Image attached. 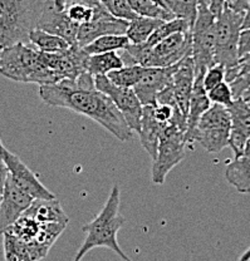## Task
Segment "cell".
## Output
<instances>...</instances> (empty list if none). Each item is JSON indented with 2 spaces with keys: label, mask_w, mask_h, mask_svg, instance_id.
Here are the masks:
<instances>
[{
  "label": "cell",
  "mask_w": 250,
  "mask_h": 261,
  "mask_svg": "<svg viewBox=\"0 0 250 261\" xmlns=\"http://www.w3.org/2000/svg\"><path fill=\"white\" fill-rule=\"evenodd\" d=\"M45 64L59 75L62 81H76L78 75L87 72L86 65L88 54L77 44L70 45L67 50L59 53H42Z\"/></svg>",
  "instance_id": "obj_13"
},
{
  "label": "cell",
  "mask_w": 250,
  "mask_h": 261,
  "mask_svg": "<svg viewBox=\"0 0 250 261\" xmlns=\"http://www.w3.org/2000/svg\"><path fill=\"white\" fill-rule=\"evenodd\" d=\"M129 21L121 20L112 16L106 10L101 0L93 7V18L87 23L81 24L78 28L77 42L80 48L105 35H126Z\"/></svg>",
  "instance_id": "obj_11"
},
{
  "label": "cell",
  "mask_w": 250,
  "mask_h": 261,
  "mask_svg": "<svg viewBox=\"0 0 250 261\" xmlns=\"http://www.w3.org/2000/svg\"><path fill=\"white\" fill-rule=\"evenodd\" d=\"M24 215L33 217L42 224L57 222V224L68 225V222H69L67 214L63 211L57 198H53V200H34L31 207L24 212Z\"/></svg>",
  "instance_id": "obj_21"
},
{
  "label": "cell",
  "mask_w": 250,
  "mask_h": 261,
  "mask_svg": "<svg viewBox=\"0 0 250 261\" xmlns=\"http://www.w3.org/2000/svg\"><path fill=\"white\" fill-rule=\"evenodd\" d=\"M2 236L5 261H33L28 245L24 241L8 231H4Z\"/></svg>",
  "instance_id": "obj_27"
},
{
  "label": "cell",
  "mask_w": 250,
  "mask_h": 261,
  "mask_svg": "<svg viewBox=\"0 0 250 261\" xmlns=\"http://www.w3.org/2000/svg\"><path fill=\"white\" fill-rule=\"evenodd\" d=\"M227 110L230 114L232 122L228 147L232 148L234 159H238L244 153L250 138V106L244 98H238L234 99Z\"/></svg>",
  "instance_id": "obj_15"
},
{
  "label": "cell",
  "mask_w": 250,
  "mask_h": 261,
  "mask_svg": "<svg viewBox=\"0 0 250 261\" xmlns=\"http://www.w3.org/2000/svg\"><path fill=\"white\" fill-rule=\"evenodd\" d=\"M94 84L98 91L110 97L117 110L123 116L132 132H138L141 127L143 106L136 96L134 88H124L113 84L107 75H96Z\"/></svg>",
  "instance_id": "obj_9"
},
{
  "label": "cell",
  "mask_w": 250,
  "mask_h": 261,
  "mask_svg": "<svg viewBox=\"0 0 250 261\" xmlns=\"http://www.w3.org/2000/svg\"><path fill=\"white\" fill-rule=\"evenodd\" d=\"M44 0H0V48L32 45L31 33L37 29Z\"/></svg>",
  "instance_id": "obj_4"
},
{
  "label": "cell",
  "mask_w": 250,
  "mask_h": 261,
  "mask_svg": "<svg viewBox=\"0 0 250 261\" xmlns=\"http://www.w3.org/2000/svg\"><path fill=\"white\" fill-rule=\"evenodd\" d=\"M238 261H250V246L245 250V252L239 257Z\"/></svg>",
  "instance_id": "obj_41"
},
{
  "label": "cell",
  "mask_w": 250,
  "mask_h": 261,
  "mask_svg": "<svg viewBox=\"0 0 250 261\" xmlns=\"http://www.w3.org/2000/svg\"><path fill=\"white\" fill-rule=\"evenodd\" d=\"M122 67H123V62H122L118 53L117 51H108V53L89 56L87 59L86 69L93 77H96V75H107L108 73L121 69Z\"/></svg>",
  "instance_id": "obj_23"
},
{
  "label": "cell",
  "mask_w": 250,
  "mask_h": 261,
  "mask_svg": "<svg viewBox=\"0 0 250 261\" xmlns=\"http://www.w3.org/2000/svg\"><path fill=\"white\" fill-rule=\"evenodd\" d=\"M129 45L130 40L126 35H105V37L97 38L96 40L87 44L82 49L88 56H93V54L122 50Z\"/></svg>",
  "instance_id": "obj_26"
},
{
  "label": "cell",
  "mask_w": 250,
  "mask_h": 261,
  "mask_svg": "<svg viewBox=\"0 0 250 261\" xmlns=\"http://www.w3.org/2000/svg\"><path fill=\"white\" fill-rule=\"evenodd\" d=\"M143 72H145V67L130 65V67H122L121 69L108 73L107 77L116 86L124 87V88H134L142 78Z\"/></svg>",
  "instance_id": "obj_30"
},
{
  "label": "cell",
  "mask_w": 250,
  "mask_h": 261,
  "mask_svg": "<svg viewBox=\"0 0 250 261\" xmlns=\"http://www.w3.org/2000/svg\"><path fill=\"white\" fill-rule=\"evenodd\" d=\"M162 23L164 20H160V19L137 16L134 20L129 21L126 37L129 38L131 44H143Z\"/></svg>",
  "instance_id": "obj_24"
},
{
  "label": "cell",
  "mask_w": 250,
  "mask_h": 261,
  "mask_svg": "<svg viewBox=\"0 0 250 261\" xmlns=\"http://www.w3.org/2000/svg\"><path fill=\"white\" fill-rule=\"evenodd\" d=\"M225 8L234 13L245 15L249 7V0H224Z\"/></svg>",
  "instance_id": "obj_36"
},
{
  "label": "cell",
  "mask_w": 250,
  "mask_h": 261,
  "mask_svg": "<svg viewBox=\"0 0 250 261\" xmlns=\"http://www.w3.org/2000/svg\"><path fill=\"white\" fill-rule=\"evenodd\" d=\"M238 57L239 62L250 58V28L243 29L240 32L238 43Z\"/></svg>",
  "instance_id": "obj_35"
},
{
  "label": "cell",
  "mask_w": 250,
  "mask_h": 261,
  "mask_svg": "<svg viewBox=\"0 0 250 261\" xmlns=\"http://www.w3.org/2000/svg\"><path fill=\"white\" fill-rule=\"evenodd\" d=\"M53 3H54V5H56V7L61 10L66 9L67 5H68V0H53Z\"/></svg>",
  "instance_id": "obj_40"
},
{
  "label": "cell",
  "mask_w": 250,
  "mask_h": 261,
  "mask_svg": "<svg viewBox=\"0 0 250 261\" xmlns=\"http://www.w3.org/2000/svg\"><path fill=\"white\" fill-rule=\"evenodd\" d=\"M187 31H191L189 24H187L185 20H183V19L175 18L172 19V20L164 21V23H162L156 31L152 33V35L148 38L147 42L143 43V44H145V47L151 48L154 47V45H156L157 43L161 42V40L166 39V38L170 37V35L175 34V33L187 32Z\"/></svg>",
  "instance_id": "obj_31"
},
{
  "label": "cell",
  "mask_w": 250,
  "mask_h": 261,
  "mask_svg": "<svg viewBox=\"0 0 250 261\" xmlns=\"http://www.w3.org/2000/svg\"><path fill=\"white\" fill-rule=\"evenodd\" d=\"M168 123H161L157 121L152 113V106H143L142 118H141V127L138 130L141 145L147 151L151 159L155 160L157 153V146L161 132Z\"/></svg>",
  "instance_id": "obj_19"
},
{
  "label": "cell",
  "mask_w": 250,
  "mask_h": 261,
  "mask_svg": "<svg viewBox=\"0 0 250 261\" xmlns=\"http://www.w3.org/2000/svg\"><path fill=\"white\" fill-rule=\"evenodd\" d=\"M39 96L45 105L67 108L99 123L122 142L131 140L132 130L110 97L98 91L94 77L88 72L76 81L63 80L39 87Z\"/></svg>",
  "instance_id": "obj_1"
},
{
  "label": "cell",
  "mask_w": 250,
  "mask_h": 261,
  "mask_svg": "<svg viewBox=\"0 0 250 261\" xmlns=\"http://www.w3.org/2000/svg\"><path fill=\"white\" fill-rule=\"evenodd\" d=\"M206 7L209 8L211 14L215 18H219L225 9V2L224 0H206Z\"/></svg>",
  "instance_id": "obj_37"
},
{
  "label": "cell",
  "mask_w": 250,
  "mask_h": 261,
  "mask_svg": "<svg viewBox=\"0 0 250 261\" xmlns=\"http://www.w3.org/2000/svg\"><path fill=\"white\" fill-rule=\"evenodd\" d=\"M119 187L115 185L99 214L91 222L83 225L82 231L86 232V239L73 261H81L87 252L96 247H107L123 261H132L122 251L117 241V233L124 225V217L119 214Z\"/></svg>",
  "instance_id": "obj_2"
},
{
  "label": "cell",
  "mask_w": 250,
  "mask_h": 261,
  "mask_svg": "<svg viewBox=\"0 0 250 261\" xmlns=\"http://www.w3.org/2000/svg\"><path fill=\"white\" fill-rule=\"evenodd\" d=\"M225 178L240 194L250 192V138L244 153L238 159H233L225 168Z\"/></svg>",
  "instance_id": "obj_20"
},
{
  "label": "cell",
  "mask_w": 250,
  "mask_h": 261,
  "mask_svg": "<svg viewBox=\"0 0 250 261\" xmlns=\"http://www.w3.org/2000/svg\"><path fill=\"white\" fill-rule=\"evenodd\" d=\"M0 156L4 160L9 171V177L13 179L19 189L23 190L31 196L33 200H53L57 198L53 192H51L33 171L21 161L17 154L12 153L0 141Z\"/></svg>",
  "instance_id": "obj_10"
},
{
  "label": "cell",
  "mask_w": 250,
  "mask_h": 261,
  "mask_svg": "<svg viewBox=\"0 0 250 261\" xmlns=\"http://www.w3.org/2000/svg\"><path fill=\"white\" fill-rule=\"evenodd\" d=\"M0 74L8 80L40 86L56 84L62 80L53 72L43 59L42 51L33 45L15 44L2 49Z\"/></svg>",
  "instance_id": "obj_3"
},
{
  "label": "cell",
  "mask_w": 250,
  "mask_h": 261,
  "mask_svg": "<svg viewBox=\"0 0 250 261\" xmlns=\"http://www.w3.org/2000/svg\"><path fill=\"white\" fill-rule=\"evenodd\" d=\"M0 202H2V195H0Z\"/></svg>",
  "instance_id": "obj_46"
},
{
  "label": "cell",
  "mask_w": 250,
  "mask_h": 261,
  "mask_svg": "<svg viewBox=\"0 0 250 261\" xmlns=\"http://www.w3.org/2000/svg\"><path fill=\"white\" fill-rule=\"evenodd\" d=\"M185 129L171 122L161 132L157 146V153L152 165V182L162 185L166 179L168 172L184 160Z\"/></svg>",
  "instance_id": "obj_6"
},
{
  "label": "cell",
  "mask_w": 250,
  "mask_h": 261,
  "mask_svg": "<svg viewBox=\"0 0 250 261\" xmlns=\"http://www.w3.org/2000/svg\"><path fill=\"white\" fill-rule=\"evenodd\" d=\"M215 21L205 4H199L197 16L191 29V57L195 65V77L205 74L208 68L215 64Z\"/></svg>",
  "instance_id": "obj_5"
},
{
  "label": "cell",
  "mask_w": 250,
  "mask_h": 261,
  "mask_svg": "<svg viewBox=\"0 0 250 261\" xmlns=\"http://www.w3.org/2000/svg\"><path fill=\"white\" fill-rule=\"evenodd\" d=\"M199 4H205L206 5V0H199Z\"/></svg>",
  "instance_id": "obj_44"
},
{
  "label": "cell",
  "mask_w": 250,
  "mask_h": 261,
  "mask_svg": "<svg viewBox=\"0 0 250 261\" xmlns=\"http://www.w3.org/2000/svg\"><path fill=\"white\" fill-rule=\"evenodd\" d=\"M101 3L106 8V10L117 19L131 21L137 18L127 0H101Z\"/></svg>",
  "instance_id": "obj_32"
},
{
  "label": "cell",
  "mask_w": 250,
  "mask_h": 261,
  "mask_svg": "<svg viewBox=\"0 0 250 261\" xmlns=\"http://www.w3.org/2000/svg\"><path fill=\"white\" fill-rule=\"evenodd\" d=\"M230 127L232 122L227 107L211 105L199 119L194 141L199 142L209 153H219L229 146Z\"/></svg>",
  "instance_id": "obj_7"
},
{
  "label": "cell",
  "mask_w": 250,
  "mask_h": 261,
  "mask_svg": "<svg viewBox=\"0 0 250 261\" xmlns=\"http://www.w3.org/2000/svg\"><path fill=\"white\" fill-rule=\"evenodd\" d=\"M80 24L74 23L67 14V10H61L54 5L53 0H44L43 12L38 21L37 29L64 39L69 45L77 42Z\"/></svg>",
  "instance_id": "obj_12"
},
{
  "label": "cell",
  "mask_w": 250,
  "mask_h": 261,
  "mask_svg": "<svg viewBox=\"0 0 250 261\" xmlns=\"http://www.w3.org/2000/svg\"><path fill=\"white\" fill-rule=\"evenodd\" d=\"M249 28H250V0H249L248 10H246L245 15H244V20H243V29H249Z\"/></svg>",
  "instance_id": "obj_39"
},
{
  "label": "cell",
  "mask_w": 250,
  "mask_h": 261,
  "mask_svg": "<svg viewBox=\"0 0 250 261\" xmlns=\"http://www.w3.org/2000/svg\"><path fill=\"white\" fill-rule=\"evenodd\" d=\"M244 14L234 13L225 8L215 21V64L225 69L239 64L238 43L243 31Z\"/></svg>",
  "instance_id": "obj_8"
},
{
  "label": "cell",
  "mask_w": 250,
  "mask_h": 261,
  "mask_svg": "<svg viewBox=\"0 0 250 261\" xmlns=\"http://www.w3.org/2000/svg\"><path fill=\"white\" fill-rule=\"evenodd\" d=\"M33 198L19 189L13 179L8 176L0 202V233L12 226L15 221L31 207Z\"/></svg>",
  "instance_id": "obj_14"
},
{
  "label": "cell",
  "mask_w": 250,
  "mask_h": 261,
  "mask_svg": "<svg viewBox=\"0 0 250 261\" xmlns=\"http://www.w3.org/2000/svg\"><path fill=\"white\" fill-rule=\"evenodd\" d=\"M29 42L37 50L42 51V53H59V51L67 50L70 47L62 38L40 31V29H34L31 33Z\"/></svg>",
  "instance_id": "obj_25"
},
{
  "label": "cell",
  "mask_w": 250,
  "mask_h": 261,
  "mask_svg": "<svg viewBox=\"0 0 250 261\" xmlns=\"http://www.w3.org/2000/svg\"><path fill=\"white\" fill-rule=\"evenodd\" d=\"M164 3L175 18L183 19L192 29L197 16L199 0H164Z\"/></svg>",
  "instance_id": "obj_29"
},
{
  "label": "cell",
  "mask_w": 250,
  "mask_h": 261,
  "mask_svg": "<svg viewBox=\"0 0 250 261\" xmlns=\"http://www.w3.org/2000/svg\"><path fill=\"white\" fill-rule=\"evenodd\" d=\"M224 81H225V67L221 64H214L213 67L208 68V70H206L205 74H204L203 83H204V87H205L206 92H208Z\"/></svg>",
  "instance_id": "obj_34"
},
{
  "label": "cell",
  "mask_w": 250,
  "mask_h": 261,
  "mask_svg": "<svg viewBox=\"0 0 250 261\" xmlns=\"http://www.w3.org/2000/svg\"><path fill=\"white\" fill-rule=\"evenodd\" d=\"M0 54H2V48H0Z\"/></svg>",
  "instance_id": "obj_47"
},
{
  "label": "cell",
  "mask_w": 250,
  "mask_h": 261,
  "mask_svg": "<svg viewBox=\"0 0 250 261\" xmlns=\"http://www.w3.org/2000/svg\"><path fill=\"white\" fill-rule=\"evenodd\" d=\"M176 65V64H175ZM175 65L168 68H146L142 78L134 87L142 106H156V97L172 81Z\"/></svg>",
  "instance_id": "obj_16"
},
{
  "label": "cell",
  "mask_w": 250,
  "mask_h": 261,
  "mask_svg": "<svg viewBox=\"0 0 250 261\" xmlns=\"http://www.w3.org/2000/svg\"><path fill=\"white\" fill-rule=\"evenodd\" d=\"M195 81V65L191 53L185 56L175 65V72L172 74L173 96H175L176 108L180 110L187 117L189 112L190 97H191L192 87Z\"/></svg>",
  "instance_id": "obj_17"
},
{
  "label": "cell",
  "mask_w": 250,
  "mask_h": 261,
  "mask_svg": "<svg viewBox=\"0 0 250 261\" xmlns=\"http://www.w3.org/2000/svg\"><path fill=\"white\" fill-rule=\"evenodd\" d=\"M204 74H199L195 77L194 87H192L191 97H190L189 103V112L186 117V132H185V140H186V145L194 143V136L196 126L199 123V119L201 118L204 113L210 108L211 102L208 97V92H206L205 87L203 83Z\"/></svg>",
  "instance_id": "obj_18"
},
{
  "label": "cell",
  "mask_w": 250,
  "mask_h": 261,
  "mask_svg": "<svg viewBox=\"0 0 250 261\" xmlns=\"http://www.w3.org/2000/svg\"><path fill=\"white\" fill-rule=\"evenodd\" d=\"M130 7L136 13L137 16H145V18L160 19V20L168 21L175 19L172 13L166 8L151 2V0H127Z\"/></svg>",
  "instance_id": "obj_28"
},
{
  "label": "cell",
  "mask_w": 250,
  "mask_h": 261,
  "mask_svg": "<svg viewBox=\"0 0 250 261\" xmlns=\"http://www.w3.org/2000/svg\"><path fill=\"white\" fill-rule=\"evenodd\" d=\"M151 2H154V3H156V4H159V5H161V7H164V8H166V5H165V3H164V0H151ZM167 9V8H166Z\"/></svg>",
  "instance_id": "obj_42"
},
{
  "label": "cell",
  "mask_w": 250,
  "mask_h": 261,
  "mask_svg": "<svg viewBox=\"0 0 250 261\" xmlns=\"http://www.w3.org/2000/svg\"><path fill=\"white\" fill-rule=\"evenodd\" d=\"M225 82L232 88L234 99L243 97L244 93L250 89V58L225 69Z\"/></svg>",
  "instance_id": "obj_22"
},
{
  "label": "cell",
  "mask_w": 250,
  "mask_h": 261,
  "mask_svg": "<svg viewBox=\"0 0 250 261\" xmlns=\"http://www.w3.org/2000/svg\"><path fill=\"white\" fill-rule=\"evenodd\" d=\"M246 102H248V105L250 106V99H249V100H246Z\"/></svg>",
  "instance_id": "obj_45"
},
{
  "label": "cell",
  "mask_w": 250,
  "mask_h": 261,
  "mask_svg": "<svg viewBox=\"0 0 250 261\" xmlns=\"http://www.w3.org/2000/svg\"><path fill=\"white\" fill-rule=\"evenodd\" d=\"M208 97L210 99L211 105H220L224 106V107H229L234 102L232 88L225 81L217 84L210 91H208Z\"/></svg>",
  "instance_id": "obj_33"
},
{
  "label": "cell",
  "mask_w": 250,
  "mask_h": 261,
  "mask_svg": "<svg viewBox=\"0 0 250 261\" xmlns=\"http://www.w3.org/2000/svg\"><path fill=\"white\" fill-rule=\"evenodd\" d=\"M8 176H9V171H8L7 165H5L4 160L0 156V195L4 191L5 184H7Z\"/></svg>",
  "instance_id": "obj_38"
},
{
  "label": "cell",
  "mask_w": 250,
  "mask_h": 261,
  "mask_svg": "<svg viewBox=\"0 0 250 261\" xmlns=\"http://www.w3.org/2000/svg\"><path fill=\"white\" fill-rule=\"evenodd\" d=\"M241 98H244V99H245V100H249L250 99V89H248V91H246L245 93H244V96L241 97Z\"/></svg>",
  "instance_id": "obj_43"
}]
</instances>
